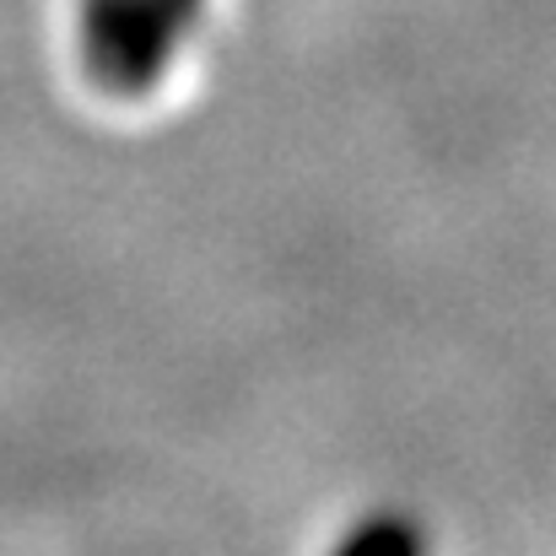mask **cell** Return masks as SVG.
I'll return each instance as SVG.
<instances>
[{"label": "cell", "instance_id": "1", "mask_svg": "<svg viewBox=\"0 0 556 556\" xmlns=\"http://www.w3.org/2000/svg\"><path fill=\"white\" fill-rule=\"evenodd\" d=\"M421 546L416 541V530H405V525H394V519H378L368 530H357L352 541H341V552L346 556H368V552H389V556H410Z\"/></svg>", "mask_w": 556, "mask_h": 556}]
</instances>
